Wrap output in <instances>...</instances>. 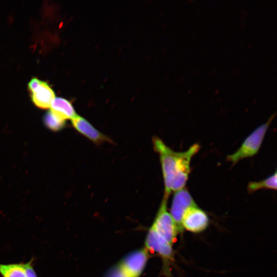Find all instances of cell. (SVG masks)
<instances>
[{
  "label": "cell",
  "instance_id": "7c38bea8",
  "mask_svg": "<svg viewBox=\"0 0 277 277\" xmlns=\"http://www.w3.org/2000/svg\"><path fill=\"white\" fill-rule=\"evenodd\" d=\"M248 191L253 193L259 190L266 189H276V171L268 177L259 182H250L248 185Z\"/></svg>",
  "mask_w": 277,
  "mask_h": 277
},
{
  "label": "cell",
  "instance_id": "8992f818",
  "mask_svg": "<svg viewBox=\"0 0 277 277\" xmlns=\"http://www.w3.org/2000/svg\"><path fill=\"white\" fill-rule=\"evenodd\" d=\"M195 205L196 204L187 189L184 188L174 192L169 213L179 232H183L182 220L184 214L189 208Z\"/></svg>",
  "mask_w": 277,
  "mask_h": 277
},
{
  "label": "cell",
  "instance_id": "277c9868",
  "mask_svg": "<svg viewBox=\"0 0 277 277\" xmlns=\"http://www.w3.org/2000/svg\"><path fill=\"white\" fill-rule=\"evenodd\" d=\"M168 198L163 196L157 213L150 227L173 245L179 231L175 222L167 210Z\"/></svg>",
  "mask_w": 277,
  "mask_h": 277
},
{
  "label": "cell",
  "instance_id": "9c48e42d",
  "mask_svg": "<svg viewBox=\"0 0 277 277\" xmlns=\"http://www.w3.org/2000/svg\"><path fill=\"white\" fill-rule=\"evenodd\" d=\"M35 259L32 258L26 262L0 263L2 277H38L34 269Z\"/></svg>",
  "mask_w": 277,
  "mask_h": 277
},
{
  "label": "cell",
  "instance_id": "30bf717a",
  "mask_svg": "<svg viewBox=\"0 0 277 277\" xmlns=\"http://www.w3.org/2000/svg\"><path fill=\"white\" fill-rule=\"evenodd\" d=\"M73 127L80 133L93 142L100 144L109 141L106 135L97 130L85 118L76 115L71 119Z\"/></svg>",
  "mask_w": 277,
  "mask_h": 277
},
{
  "label": "cell",
  "instance_id": "8fae6325",
  "mask_svg": "<svg viewBox=\"0 0 277 277\" xmlns=\"http://www.w3.org/2000/svg\"><path fill=\"white\" fill-rule=\"evenodd\" d=\"M50 108V111L53 114L65 121L72 119L77 115L71 103L64 98L54 97Z\"/></svg>",
  "mask_w": 277,
  "mask_h": 277
},
{
  "label": "cell",
  "instance_id": "ba28073f",
  "mask_svg": "<svg viewBox=\"0 0 277 277\" xmlns=\"http://www.w3.org/2000/svg\"><path fill=\"white\" fill-rule=\"evenodd\" d=\"M28 88L31 100L35 106L42 109L50 107L55 94L46 82L33 78L29 83Z\"/></svg>",
  "mask_w": 277,
  "mask_h": 277
},
{
  "label": "cell",
  "instance_id": "3957f363",
  "mask_svg": "<svg viewBox=\"0 0 277 277\" xmlns=\"http://www.w3.org/2000/svg\"><path fill=\"white\" fill-rule=\"evenodd\" d=\"M172 245L150 227L145 241V248L149 252L156 253L162 259L163 272L170 276V266L174 260Z\"/></svg>",
  "mask_w": 277,
  "mask_h": 277
},
{
  "label": "cell",
  "instance_id": "7a4b0ae2",
  "mask_svg": "<svg viewBox=\"0 0 277 277\" xmlns=\"http://www.w3.org/2000/svg\"><path fill=\"white\" fill-rule=\"evenodd\" d=\"M275 113L269 120L259 126L243 141L240 148L234 153L227 156V160L235 165L241 160L253 156L259 152L269 127Z\"/></svg>",
  "mask_w": 277,
  "mask_h": 277
},
{
  "label": "cell",
  "instance_id": "5bb4252c",
  "mask_svg": "<svg viewBox=\"0 0 277 277\" xmlns=\"http://www.w3.org/2000/svg\"><path fill=\"white\" fill-rule=\"evenodd\" d=\"M105 277H129L117 264L106 274Z\"/></svg>",
  "mask_w": 277,
  "mask_h": 277
},
{
  "label": "cell",
  "instance_id": "4fadbf2b",
  "mask_svg": "<svg viewBox=\"0 0 277 277\" xmlns=\"http://www.w3.org/2000/svg\"><path fill=\"white\" fill-rule=\"evenodd\" d=\"M43 121L46 126L50 130L57 131L62 129L66 125V122L54 114L51 111L46 113L43 117Z\"/></svg>",
  "mask_w": 277,
  "mask_h": 277
},
{
  "label": "cell",
  "instance_id": "6da1fadb",
  "mask_svg": "<svg viewBox=\"0 0 277 277\" xmlns=\"http://www.w3.org/2000/svg\"><path fill=\"white\" fill-rule=\"evenodd\" d=\"M153 144L159 154L164 184V195L185 188L190 172L191 161L199 151L200 146L194 144L187 150L176 152L167 146L157 137H154Z\"/></svg>",
  "mask_w": 277,
  "mask_h": 277
},
{
  "label": "cell",
  "instance_id": "5b68a950",
  "mask_svg": "<svg viewBox=\"0 0 277 277\" xmlns=\"http://www.w3.org/2000/svg\"><path fill=\"white\" fill-rule=\"evenodd\" d=\"M149 258V252L144 247L126 255L117 264L129 277H140Z\"/></svg>",
  "mask_w": 277,
  "mask_h": 277
},
{
  "label": "cell",
  "instance_id": "52a82bcc",
  "mask_svg": "<svg viewBox=\"0 0 277 277\" xmlns=\"http://www.w3.org/2000/svg\"><path fill=\"white\" fill-rule=\"evenodd\" d=\"M209 224V219L207 213L197 205L189 208L182 220L183 229L194 233L204 231Z\"/></svg>",
  "mask_w": 277,
  "mask_h": 277
}]
</instances>
